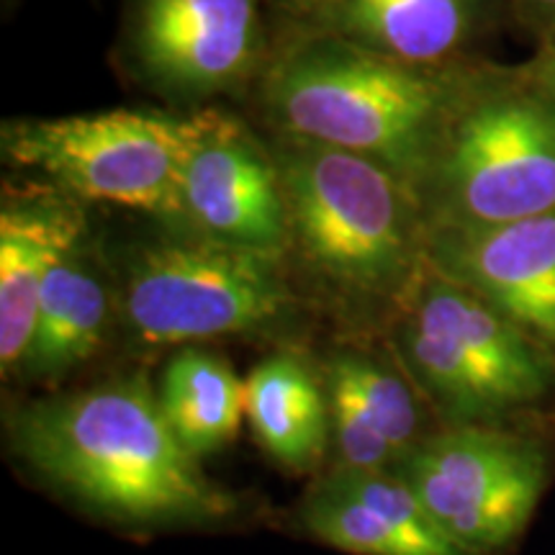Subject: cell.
Here are the masks:
<instances>
[{"label":"cell","instance_id":"obj_1","mask_svg":"<svg viewBox=\"0 0 555 555\" xmlns=\"http://www.w3.org/2000/svg\"><path fill=\"white\" fill-rule=\"evenodd\" d=\"M11 446L47 483L114 522L211 525L237 512L172 433L144 376L21 406Z\"/></svg>","mask_w":555,"mask_h":555},{"label":"cell","instance_id":"obj_2","mask_svg":"<svg viewBox=\"0 0 555 555\" xmlns=\"http://www.w3.org/2000/svg\"><path fill=\"white\" fill-rule=\"evenodd\" d=\"M463 78L365 50L335 31L291 47L266 78L283 137L376 159L416 189L446 134Z\"/></svg>","mask_w":555,"mask_h":555},{"label":"cell","instance_id":"obj_3","mask_svg":"<svg viewBox=\"0 0 555 555\" xmlns=\"http://www.w3.org/2000/svg\"><path fill=\"white\" fill-rule=\"evenodd\" d=\"M288 247L332 294L356 307L406 301L427 268L416 193L376 159L286 137L275 152Z\"/></svg>","mask_w":555,"mask_h":555},{"label":"cell","instance_id":"obj_4","mask_svg":"<svg viewBox=\"0 0 555 555\" xmlns=\"http://www.w3.org/2000/svg\"><path fill=\"white\" fill-rule=\"evenodd\" d=\"M414 193L427 232L555 211V106L530 78H463Z\"/></svg>","mask_w":555,"mask_h":555},{"label":"cell","instance_id":"obj_5","mask_svg":"<svg viewBox=\"0 0 555 555\" xmlns=\"http://www.w3.org/2000/svg\"><path fill=\"white\" fill-rule=\"evenodd\" d=\"M131 249L121 278L124 327L139 345L189 347L260 332L294 307L283 255L196 229Z\"/></svg>","mask_w":555,"mask_h":555},{"label":"cell","instance_id":"obj_6","mask_svg":"<svg viewBox=\"0 0 555 555\" xmlns=\"http://www.w3.org/2000/svg\"><path fill=\"white\" fill-rule=\"evenodd\" d=\"M193 131L196 111L114 108L5 121L0 150L13 168L37 172L80 204L121 206L180 224V176Z\"/></svg>","mask_w":555,"mask_h":555},{"label":"cell","instance_id":"obj_7","mask_svg":"<svg viewBox=\"0 0 555 555\" xmlns=\"http://www.w3.org/2000/svg\"><path fill=\"white\" fill-rule=\"evenodd\" d=\"M391 470L466 555L512 543L547 486V455L538 442L476 425L422 437Z\"/></svg>","mask_w":555,"mask_h":555},{"label":"cell","instance_id":"obj_8","mask_svg":"<svg viewBox=\"0 0 555 555\" xmlns=\"http://www.w3.org/2000/svg\"><path fill=\"white\" fill-rule=\"evenodd\" d=\"M262 47L260 0H127L129 65L170 101L198 103L240 88Z\"/></svg>","mask_w":555,"mask_h":555},{"label":"cell","instance_id":"obj_9","mask_svg":"<svg viewBox=\"0 0 555 555\" xmlns=\"http://www.w3.org/2000/svg\"><path fill=\"white\" fill-rule=\"evenodd\" d=\"M180 201V224L232 245L286 255L288 208L275 155L232 116L196 111Z\"/></svg>","mask_w":555,"mask_h":555},{"label":"cell","instance_id":"obj_10","mask_svg":"<svg viewBox=\"0 0 555 555\" xmlns=\"http://www.w3.org/2000/svg\"><path fill=\"white\" fill-rule=\"evenodd\" d=\"M427 262L555 352V211L499 227L433 229Z\"/></svg>","mask_w":555,"mask_h":555},{"label":"cell","instance_id":"obj_11","mask_svg":"<svg viewBox=\"0 0 555 555\" xmlns=\"http://www.w3.org/2000/svg\"><path fill=\"white\" fill-rule=\"evenodd\" d=\"M401 311L446 332L461 347L481 376L496 414L538 404L553 391V371L543 347L474 291L429 268V262Z\"/></svg>","mask_w":555,"mask_h":555},{"label":"cell","instance_id":"obj_12","mask_svg":"<svg viewBox=\"0 0 555 555\" xmlns=\"http://www.w3.org/2000/svg\"><path fill=\"white\" fill-rule=\"evenodd\" d=\"M86 234L80 201L52 185L5 189L0 206V365L5 376L24 363L47 273Z\"/></svg>","mask_w":555,"mask_h":555},{"label":"cell","instance_id":"obj_13","mask_svg":"<svg viewBox=\"0 0 555 555\" xmlns=\"http://www.w3.org/2000/svg\"><path fill=\"white\" fill-rule=\"evenodd\" d=\"M111 291L88 234L67 247L41 283L37 319L18 373L29 380H60L88 363L106 343Z\"/></svg>","mask_w":555,"mask_h":555},{"label":"cell","instance_id":"obj_14","mask_svg":"<svg viewBox=\"0 0 555 555\" xmlns=\"http://www.w3.org/2000/svg\"><path fill=\"white\" fill-rule=\"evenodd\" d=\"M245 416L262 450L291 470H311L332 440L327 386L296 356H270L245 378Z\"/></svg>","mask_w":555,"mask_h":555},{"label":"cell","instance_id":"obj_15","mask_svg":"<svg viewBox=\"0 0 555 555\" xmlns=\"http://www.w3.org/2000/svg\"><path fill=\"white\" fill-rule=\"evenodd\" d=\"M481 0H347L330 31L416 67H435L468 44Z\"/></svg>","mask_w":555,"mask_h":555},{"label":"cell","instance_id":"obj_16","mask_svg":"<svg viewBox=\"0 0 555 555\" xmlns=\"http://www.w3.org/2000/svg\"><path fill=\"white\" fill-rule=\"evenodd\" d=\"M165 420L191 455L219 453L245 420V380L232 365L198 345L180 347L168 360L157 391Z\"/></svg>","mask_w":555,"mask_h":555},{"label":"cell","instance_id":"obj_17","mask_svg":"<svg viewBox=\"0 0 555 555\" xmlns=\"http://www.w3.org/2000/svg\"><path fill=\"white\" fill-rule=\"evenodd\" d=\"M397 347L414 384L457 425H476L496 416L481 376L446 332L401 311Z\"/></svg>","mask_w":555,"mask_h":555},{"label":"cell","instance_id":"obj_18","mask_svg":"<svg viewBox=\"0 0 555 555\" xmlns=\"http://www.w3.org/2000/svg\"><path fill=\"white\" fill-rule=\"evenodd\" d=\"M298 522L319 543L350 555H433L388 519L319 481L298 509Z\"/></svg>","mask_w":555,"mask_h":555},{"label":"cell","instance_id":"obj_19","mask_svg":"<svg viewBox=\"0 0 555 555\" xmlns=\"http://www.w3.org/2000/svg\"><path fill=\"white\" fill-rule=\"evenodd\" d=\"M324 378L335 380L352 393V399L363 406L399 457H404L422 440L420 409L412 386L393 367L363 352H339L327 363Z\"/></svg>","mask_w":555,"mask_h":555},{"label":"cell","instance_id":"obj_20","mask_svg":"<svg viewBox=\"0 0 555 555\" xmlns=\"http://www.w3.org/2000/svg\"><path fill=\"white\" fill-rule=\"evenodd\" d=\"M324 386H327L330 399V427L337 450V468L386 470L397 466L399 453L373 425L363 406L352 399V393L330 378H324Z\"/></svg>","mask_w":555,"mask_h":555},{"label":"cell","instance_id":"obj_21","mask_svg":"<svg viewBox=\"0 0 555 555\" xmlns=\"http://www.w3.org/2000/svg\"><path fill=\"white\" fill-rule=\"evenodd\" d=\"M281 3L298 18L314 21L319 26H330L337 13L345 9L347 0H281Z\"/></svg>","mask_w":555,"mask_h":555},{"label":"cell","instance_id":"obj_22","mask_svg":"<svg viewBox=\"0 0 555 555\" xmlns=\"http://www.w3.org/2000/svg\"><path fill=\"white\" fill-rule=\"evenodd\" d=\"M512 5H515L525 21H530V24L545 31L555 18V0H512Z\"/></svg>","mask_w":555,"mask_h":555},{"label":"cell","instance_id":"obj_23","mask_svg":"<svg viewBox=\"0 0 555 555\" xmlns=\"http://www.w3.org/2000/svg\"><path fill=\"white\" fill-rule=\"evenodd\" d=\"M530 80H532V82H535V86H538V90H540V93H543V95H545V99H547V101H551V103H553V106H555V47H553V50H551V52H547V54H545V57H543V60H540V62H538L535 73H532V75H530Z\"/></svg>","mask_w":555,"mask_h":555},{"label":"cell","instance_id":"obj_24","mask_svg":"<svg viewBox=\"0 0 555 555\" xmlns=\"http://www.w3.org/2000/svg\"><path fill=\"white\" fill-rule=\"evenodd\" d=\"M547 37L555 39V18L551 21V26H547Z\"/></svg>","mask_w":555,"mask_h":555}]
</instances>
